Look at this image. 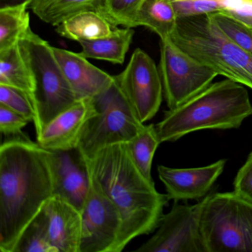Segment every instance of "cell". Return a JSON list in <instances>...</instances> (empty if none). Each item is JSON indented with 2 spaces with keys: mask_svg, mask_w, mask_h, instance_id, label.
Returning <instances> with one entry per match:
<instances>
[{
  "mask_svg": "<svg viewBox=\"0 0 252 252\" xmlns=\"http://www.w3.org/2000/svg\"><path fill=\"white\" fill-rule=\"evenodd\" d=\"M104 0H33L29 8L45 23L56 26L73 14L95 10Z\"/></svg>",
  "mask_w": 252,
  "mask_h": 252,
  "instance_id": "20",
  "label": "cell"
},
{
  "mask_svg": "<svg viewBox=\"0 0 252 252\" xmlns=\"http://www.w3.org/2000/svg\"><path fill=\"white\" fill-rule=\"evenodd\" d=\"M29 122L14 110L0 105V132L7 138L24 135L23 129Z\"/></svg>",
  "mask_w": 252,
  "mask_h": 252,
  "instance_id": "28",
  "label": "cell"
},
{
  "mask_svg": "<svg viewBox=\"0 0 252 252\" xmlns=\"http://www.w3.org/2000/svg\"><path fill=\"white\" fill-rule=\"evenodd\" d=\"M88 172L90 187L82 211L80 252H118L123 225L122 216Z\"/></svg>",
  "mask_w": 252,
  "mask_h": 252,
  "instance_id": "9",
  "label": "cell"
},
{
  "mask_svg": "<svg viewBox=\"0 0 252 252\" xmlns=\"http://www.w3.org/2000/svg\"><path fill=\"white\" fill-rule=\"evenodd\" d=\"M95 113L93 98L78 100L45 126L36 136L38 144L50 151L76 150L88 121Z\"/></svg>",
  "mask_w": 252,
  "mask_h": 252,
  "instance_id": "12",
  "label": "cell"
},
{
  "mask_svg": "<svg viewBox=\"0 0 252 252\" xmlns=\"http://www.w3.org/2000/svg\"><path fill=\"white\" fill-rule=\"evenodd\" d=\"M0 105L8 107L26 118L34 120V109L30 94L23 90L0 85Z\"/></svg>",
  "mask_w": 252,
  "mask_h": 252,
  "instance_id": "27",
  "label": "cell"
},
{
  "mask_svg": "<svg viewBox=\"0 0 252 252\" xmlns=\"http://www.w3.org/2000/svg\"><path fill=\"white\" fill-rule=\"evenodd\" d=\"M177 17L170 0H143L137 17V26H144L160 39L170 38L176 29Z\"/></svg>",
  "mask_w": 252,
  "mask_h": 252,
  "instance_id": "19",
  "label": "cell"
},
{
  "mask_svg": "<svg viewBox=\"0 0 252 252\" xmlns=\"http://www.w3.org/2000/svg\"><path fill=\"white\" fill-rule=\"evenodd\" d=\"M15 252H59L51 243L43 209L23 231Z\"/></svg>",
  "mask_w": 252,
  "mask_h": 252,
  "instance_id": "24",
  "label": "cell"
},
{
  "mask_svg": "<svg viewBox=\"0 0 252 252\" xmlns=\"http://www.w3.org/2000/svg\"><path fill=\"white\" fill-rule=\"evenodd\" d=\"M125 95L143 124L158 112L163 99V84L154 60L143 50L132 53L122 73L116 76Z\"/></svg>",
  "mask_w": 252,
  "mask_h": 252,
  "instance_id": "10",
  "label": "cell"
},
{
  "mask_svg": "<svg viewBox=\"0 0 252 252\" xmlns=\"http://www.w3.org/2000/svg\"><path fill=\"white\" fill-rule=\"evenodd\" d=\"M51 152L54 173V195L60 196L82 212L90 187L86 163L77 150Z\"/></svg>",
  "mask_w": 252,
  "mask_h": 252,
  "instance_id": "14",
  "label": "cell"
},
{
  "mask_svg": "<svg viewBox=\"0 0 252 252\" xmlns=\"http://www.w3.org/2000/svg\"><path fill=\"white\" fill-rule=\"evenodd\" d=\"M234 191L252 203V152L236 175L234 181Z\"/></svg>",
  "mask_w": 252,
  "mask_h": 252,
  "instance_id": "29",
  "label": "cell"
},
{
  "mask_svg": "<svg viewBox=\"0 0 252 252\" xmlns=\"http://www.w3.org/2000/svg\"><path fill=\"white\" fill-rule=\"evenodd\" d=\"M198 203L206 252H252V203L234 191L209 194Z\"/></svg>",
  "mask_w": 252,
  "mask_h": 252,
  "instance_id": "6",
  "label": "cell"
},
{
  "mask_svg": "<svg viewBox=\"0 0 252 252\" xmlns=\"http://www.w3.org/2000/svg\"><path fill=\"white\" fill-rule=\"evenodd\" d=\"M113 27L95 10H88L73 14L57 26V33L66 39L79 42L109 36Z\"/></svg>",
  "mask_w": 252,
  "mask_h": 252,
  "instance_id": "18",
  "label": "cell"
},
{
  "mask_svg": "<svg viewBox=\"0 0 252 252\" xmlns=\"http://www.w3.org/2000/svg\"><path fill=\"white\" fill-rule=\"evenodd\" d=\"M209 15L224 34L252 56V26L226 13Z\"/></svg>",
  "mask_w": 252,
  "mask_h": 252,
  "instance_id": "26",
  "label": "cell"
},
{
  "mask_svg": "<svg viewBox=\"0 0 252 252\" xmlns=\"http://www.w3.org/2000/svg\"><path fill=\"white\" fill-rule=\"evenodd\" d=\"M33 0H0V8L26 5L29 7Z\"/></svg>",
  "mask_w": 252,
  "mask_h": 252,
  "instance_id": "30",
  "label": "cell"
},
{
  "mask_svg": "<svg viewBox=\"0 0 252 252\" xmlns=\"http://www.w3.org/2000/svg\"><path fill=\"white\" fill-rule=\"evenodd\" d=\"M170 39L218 75L252 90V56L224 34L209 14L178 19Z\"/></svg>",
  "mask_w": 252,
  "mask_h": 252,
  "instance_id": "4",
  "label": "cell"
},
{
  "mask_svg": "<svg viewBox=\"0 0 252 252\" xmlns=\"http://www.w3.org/2000/svg\"><path fill=\"white\" fill-rule=\"evenodd\" d=\"M34 85L32 95L36 136L57 116L78 101L56 59L53 47L32 29L19 42Z\"/></svg>",
  "mask_w": 252,
  "mask_h": 252,
  "instance_id": "5",
  "label": "cell"
},
{
  "mask_svg": "<svg viewBox=\"0 0 252 252\" xmlns=\"http://www.w3.org/2000/svg\"><path fill=\"white\" fill-rule=\"evenodd\" d=\"M143 0H104L96 9L113 29L138 27L137 17Z\"/></svg>",
  "mask_w": 252,
  "mask_h": 252,
  "instance_id": "25",
  "label": "cell"
},
{
  "mask_svg": "<svg viewBox=\"0 0 252 252\" xmlns=\"http://www.w3.org/2000/svg\"><path fill=\"white\" fill-rule=\"evenodd\" d=\"M90 173L103 192L117 207L122 219L118 252L133 239L153 232L170 199L156 189L131 156L127 143L109 146L93 158L84 159Z\"/></svg>",
  "mask_w": 252,
  "mask_h": 252,
  "instance_id": "2",
  "label": "cell"
},
{
  "mask_svg": "<svg viewBox=\"0 0 252 252\" xmlns=\"http://www.w3.org/2000/svg\"><path fill=\"white\" fill-rule=\"evenodd\" d=\"M135 32L131 28H115L109 36L94 40L79 42L83 57L109 62L113 64H123L126 54L132 44Z\"/></svg>",
  "mask_w": 252,
  "mask_h": 252,
  "instance_id": "17",
  "label": "cell"
},
{
  "mask_svg": "<svg viewBox=\"0 0 252 252\" xmlns=\"http://www.w3.org/2000/svg\"><path fill=\"white\" fill-rule=\"evenodd\" d=\"M52 155L28 135L0 147V251L15 252L23 231L54 195Z\"/></svg>",
  "mask_w": 252,
  "mask_h": 252,
  "instance_id": "1",
  "label": "cell"
},
{
  "mask_svg": "<svg viewBox=\"0 0 252 252\" xmlns=\"http://www.w3.org/2000/svg\"><path fill=\"white\" fill-rule=\"evenodd\" d=\"M226 161L220 159L202 167L181 169L159 165L158 173L170 200H196L209 192L223 172Z\"/></svg>",
  "mask_w": 252,
  "mask_h": 252,
  "instance_id": "13",
  "label": "cell"
},
{
  "mask_svg": "<svg viewBox=\"0 0 252 252\" xmlns=\"http://www.w3.org/2000/svg\"><path fill=\"white\" fill-rule=\"evenodd\" d=\"M137 252H206L199 225V203L189 206L175 201L163 215L157 231Z\"/></svg>",
  "mask_w": 252,
  "mask_h": 252,
  "instance_id": "11",
  "label": "cell"
},
{
  "mask_svg": "<svg viewBox=\"0 0 252 252\" xmlns=\"http://www.w3.org/2000/svg\"><path fill=\"white\" fill-rule=\"evenodd\" d=\"M251 116L247 90L226 79L211 84L184 104L165 112L156 129L160 143L173 142L195 131L237 129Z\"/></svg>",
  "mask_w": 252,
  "mask_h": 252,
  "instance_id": "3",
  "label": "cell"
},
{
  "mask_svg": "<svg viewBox=\"0 0 252 252\" xmlns=\"http://www.w3.org/2000/svg\"><path fill=\"white\" fill-rule=\"evenodd\" d=\"M54 55L78 100L93 98L113 80V76L94 66L82 54L53 47Z\"/></svg>",
  "mask_w": 252,
  "mask_h": 252,
  "instance_id": "15",
  "label": "cell"
},
{
  "mask_svg": "<svg viewBox=\"0 0 252 252\" xmlns=\"http://www.w3.org/2000/svg\"><path fill=\"white\" fill-rule=\"evenodd\" d=\"M0 85L23 90L30 94L31 97L33 94V79L19 44L0 51Z\"/></svg>",
  "mask_w": 252,
  "mask_h": 252,
  "instance_id": "21",
  "label": "cell"
},
{
  "mask_svg": "<svg viewBox=\"0 0 252 252\" xmlns=\"http://www.w3.org/2000/svg\"><path fill=\"white\" fill-rule=\"evenodd\" d=\"M159 72L169 110L200 94L218 76L215 70L182 51L170 38L160 39Z\"/></svg>",
  "mask_w": 252,
  "mask_h": 252,
  "instance_id": "8",
  "label": "cell"
},
{
  "mask_svg": "<svg viewBox=\"0 0 252 252\" xmlns=\"http://www.w3.org/2000/svg\"><path fill=\"white\" fill-rule=\"evenodd\" d=\"M156 125H145L143 130L128 143L131 156L141 173L150 181L152 178V165L153 158L160 144Z\"/></svg>",
  "mask_w": 252,
  "mask_h": 252,
  "instance_id": "23",
  "label": "cell"
},
{
  "mask_svg": "<svg viewBox=\"0 0 252 252\" xmlns=\"http://www.w3.org/2000/svg\"><path fill=\"white\" fill-rule=\"evenodd\" d=\"M42 209L48 219V232L54 247L59 252H80L82 212L58 195H53Z\"/></svg>",
  "mask_w": 252,
  "mask_h": 252,
  "instance_id": "16",
  "label": "cell"
},
{
  "mask_svg": "<svg viewBox=\"0 0 252 252\" xmlns=\"http://www.w3.org/2000/svg\"><path fill=\"white\" fill-rule=\"evenodd\" d=\"M26 5L0 8V51L19 44L31 30Z\"/></svg>",
  "mask_w": 252,
  "mask_h": 252,
  "instance_id": "22",
  "label": "cell"
},
{
  "mask_svg": "<svg viewBox=\"0 0 252 252\" xmlns=\"http://www.w3.org/2000/svg\"><path fill=\"white\" fill-rule=\"evenodd\" d=\"M96 113L88 121L79 147L82 158L90 160L100 150L129 143L144 129L116 76L110 85L93 98Z\"/></svg>",
  "mask_w": 252,
  "mask_h": 252,
  "instance_id": "7",
  "label": "cell"
}]
</instances>
